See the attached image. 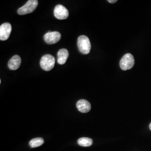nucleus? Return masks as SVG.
I'll use <instances>...</instances> for the list:
<instances>
[{
    "mask_svg": "<svg viewBox=\"0 0 151 151\" xmlns=\"http://www.w3.org/2000/svg\"><path fill=\"white\" fill-rule=\"evenodd\" d=\"M78 48L81 53L88 54L91 48V45L88 38L85 35L80 36L77 40Z\"/></svg>",
    "mask_w": 151,
    "mask_h": 151,
    "instance_id": "1",
    "label": "nucleus"
},
{
    "mask_svg": "<svg viewBox=\"0 0 151 151\" xmlns=\"http://www.w3.org/2000/svg\"><path fill=\"white\" fill-rule=\"evenodd\" d=\"M55 60L53 55L45 54L43 55L40 61L41 68L45 71L52 70L54 68Z\"/></svg>",
    "mask_w": 151,
    "mask_h": 151,
    "instance_id": "2",
    "label": "nucleus"
},
{
    "mask_svg": "<svg viewBox=\"0 0 151 151\" xmlns=\"http://www.w3.org/2000/svg\"><path fill=\"white\" fill-rule=\"evenodd\" d=\"M38 5V1L37 0H29L24 5L18 9L17 14L20 15L30 14L36 9Z\"/></svg>",
    "mask_w": 151,
    "mask_h": 151,
    "instance_id": "3",
    "label": "nucleus"
},
{
    "mask_svg": "<svg viewBox=\"0 0 151 151\" xmlns=\"http://www.w3.org/2000/svg\"><path fill=\"white\" fill-rule=\"evenodd\" d=\"M134 58L132 54L127 53L125 54L120 61V67L123 70H130L134 65Z\"/></svg>",
    "mask_w": 151,
    "mask_h": 151,
    "instance_id": "4",
    "label": "nucleus"
},
{
    "mask_svg": "<svg viewBox=\"0 0 151 151\" xmlns=\"http://www.w3.org/2000/svg\"><path fill=\"white\" fill-rule=\"evenodd\" d=\"M61 38V34L58 32H52L46 33L44 36V40L46 43L54 44L58 43Z\"/></svg>",
    "mask_w": 151,
    "mask_h": 151,
    "instance_id": "5",
    "label": "nucleus"
},
{
    "mask_svg": "<svg viewBox=\"0 0 151 151\" xmlns=\"http://www.w3.org/2000/svg\"><path fill=\"white\" fill-rule=\"evenodd\" d=\"M54 14L57 19L65 20L69 16V12L63 6L58 5L54 8Z\"/></svg>",
    "mask_w": 151,
    "mask_h": 151,
    "instance_id": "6",
    "label": "nucleus"
},
{
    "mask_svg": "<svg viewBox=\"0 0 151 151\" xmlns=\"http://www.w3.org/2000/svg\"><path fill=\"white\" fill-rule=\"evenodd\" d=\"M12 31L11 25L9 22H6L0 26V39L5 41L10 37Z\"/></svg>",
    "mask_w": 151,
    "mask_h": 151,
    "instance_id": "7",
    "label": "nucleus"
},
{
    "mask_svg": "<svg viewBox=\"0 0 151 151\" xmlns=\"http://www.w3.org/2000/svg\"><path fill=\"white\" fill-rule=\"evenodd\" d=\"M76 106L78 110L82 113H86L89 112L91 109L90 103L83 99L78 101L76 104Z\"/></svg>",
    "mask_w": 151,
    "mask_h": 151,
    "instance_id": "8",
    "label": "nucleus"
},
{
    "mask_svg": "<svg viewBox=\"0 0 151 151\" xmlns=\"http://www.w3.org/2000/svg\"><path fill=\"white\" fill-rule=\"evenodd\" d=\"M22 63V59L18 55L13 56L8 62V67L11 70H17Z\"/></svg>",
    "mask_w": 151,
    "mask_h": 151,
    "instance_id": "9",
    "label": "nucleus"
},
{
    "mask_svg": "<svg viewBox=\"0 0 151 151\" xmlns=\"http://www.w3.org/2000/svg\"><path fill=\"white\" fill-rule=\"evenodd\" d=\"M69 53L67 49L63 48L60 49L57 53V62L60 65L65 64L68 58Z\"/></svg>",
    "mask_w": 151,
    "mask_h": 151,
    "instance_id": "10",
    "label": "nucleus"
},
{
    "mask_svg": "<svg viewBox=\"0 0 151 151\" xmlns=\"http://www.w3.org/2000/svg\"><path fill=\"white\" fill-rule=\"evenodd\" d=\"M78 144L82 147H89L91 146L93 143V140L91 138L82 137L80 138L78 141Z\"/></svg>",
    "mask_w": 151,
    "mask_h": 151,
    "instance_id": "11",
    "label": "nucleus"
},
{
    "mask_svg": "<svg viewBox=\"0 0 151 151\" xmlns=\"http://www.w3.org/2000/svg\"><path fill=\"white\" fill-rule=\"evenodd\" d=\"M44 143V139L42 138H34L29 142V145L32 148L38 147L42 146Z\"/></svg>",
    "mask_w": 151,
    "mask_h": 151,
    "instance_id": "12",
    "label": "nucleus"
},
{
    "mask_svg": "<svg viewBox=\"0 0 151 151\" xmlns=\"http://www.w3.org/2000/svg\"><path fill=\"white\" fill-rule=\"evenodd\" d=\"M108 1L109 2V3H111V4H114V3H115V2H117V0H109Z\"/></svg>",
    "mask_w": 151,
    "mask_h": 151,
    "instance_id": "13",
    "label": "nucleus"
},
{
    "mask_svg": "<svg viewBox=\"0 0 151 151\" xmlns=\"http://www.w3.org/2000/svg\"><path fill=\"white\" fill-rule=\"evenodd\" d=\"M149 127H150V130H151V124H150V126H149Z\"/></svg>",
    "mask_w": 151,
    "mask_h": 151,
    "instance_id": "14",
    "label": "nucleus"
}]
</instances>
